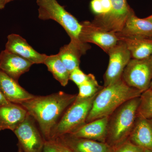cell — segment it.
Masks as SVG:
<instances>
[{"label":"cell","instance_id":"obj_1","mask_svg":"<svg viewBox=\"0 0 152 152\" xmlns=\"http://www.w3.org/2000/svg\"><path fill=\"white\" fill-rule=\"evenodd\" d=\"M77 94L59 91L46 96H36L19 104L33 117L45 140H50L52 131Z\"/></svg>","mask_w":152,"mask_h":152},{"label":"cell","instance_id":"obj_2","mask_svg":"<svg viewBox=\"0 0 152 152\" xmlns=\"http://www.w3.org/2000/svg\"><path fill=\"white\" fill-rule=\"evenodd\" d=\"M142 93L128 86L122 78L110 86L104 87L95 97L86 123L109 116L127 101L140 96Z\"/></svg>","mask_w":152,"mask_h":152},{"label":"cell","instance_id":"obj_3","mask_svg":"<svg viewBox=\"0 0 152 152\" xmlns=\"http://www.w3.org/2000/svg\"><path fill=\"white\" fill-rule=\"evenodd\" d=\"M140 96L120 106L109 116L106 143L115 148L129 140L137 117Z\"/></svg>","mask_w":152,"mask_h":152},{"label":"cell","instance_id":"obj_4","mask_svg":"<svg viewBox=\"0 0 152 152\" xmlns=\"http://www.w3.org/2000/svg\"><path fill=\"white\" fill-rule=\"evenodd\" d=\"M39 7V18L41 20H52L59 24L70 37L72 43L83 55L91 48L88 44L82 42L80 39L81 23L60 5L57 0H37Z\"/></svg>","mask_w":152,"mask_h":152},{"label":"cell","instance_id":"obj_5","mask_svg":"<svg viewBox=\"0 0 152 152\" xmlns=\"http://www.w3.org/2000/svg\"><path fill=\"white\" fill-rule=\"evenodd\" d=\"M96 96L88 99L77 97L52 131L50 140H56L64 135L71 134L86 124L87 117Z\"/></svg>","mask_w":152,"mask_h":152},{"label":"cell","instance_id":"obj_6","mask_svg":"<svg viewBox=\"0 0 152 152\" xmlns=\"http://www.w3.org/2000/svg\"><path fill=\"white\" fill-rule=\"evenodd\" d=\"M122 79L128 86L142 92L149 88L152 81V56L143 59H131Z\"/></svg>","mask_w":152,"mask_h":152},{"label":"cell","instance_id":"obj_7","mask_svg":"<svg viewBox=\"0 0 152 152\" xmlns=\"http://www.w3.org/2000/svg\"><path fill=\"white\" fill-rule=\"evenodd\" d=\"M13 132L23 152H42L45 140L35 120L28 114Z\"/></svg>","mask_w":152,"mask_h":152},{"label":"cell","instance_id":"obj_8","mask_svg":"<svg viewBox=\"0 0 152 152\" xmlns=\"http://www.w3.org/2000/svg\"><path fill=\"white\" fill-rule=\"evenodd\" d=\"M107 54L109 62L104 76V87L110 86L121 79L125 68L132 59L130 52L126 44L120 40Z\"/></svg>","mask_w":152,"mask_h":152},{"label":"cell","instance_id":"obj_9","mask_svg":"<svg viewBox=\"0 0 152 152\" xmlns=\"http://www.w3.org/2000/svg\"><path fill=\"white\" fill-rule=\"evenodd\" d=\"M111 1L112 10L110 13L103 16H96L92 22L109 31L118 33L133 10L127 0H111Z\"/></svg>","mask_w":152,"mask_h":152},{"label":"cell","instance_id":"obj_10","mask_svg":"<svg viewBox=\"0 0 152 152\" xmlns=\"http://www.w3.org/2000/svg\"><path fill=\"white\" fill-rule=\"evenodd\" d=\"M81 24L80 39L84 43L95 44L107 54L119 42L115 33L104 29L92 22L86 21Z\"/></svg>","mask_w":152,"mask_h":152},{"label":"cell","instance_id":"obj_11","mask_svg":"<svg viewBox=\"0 0 152 152\" xmlns=\"http://www.w3.org/2000/svg\"><path fill=\"white\" fill-rule=\"evenodd\" d=\"M5 50L18 55L33 64H44L48 56L38 53L21 36L12 34L7 37Z\"/></svg>","mask_w":152,"mask_h":152},{"label":"cell","instance_id":"obj_12","mask_svg":"<svg viewBox=\"0 0 152 152\" xmlns=\"http://www.w3.org/2000/svg\"><path fill=\"white\" fill-rule=\"evenodd\" d=\"M33 64L7 50L2 51L0 53V70L17 81L22 75L28 72Z\"/></svg>","mask_w":152,"mask_h":152},{"label":"cell","instance_id":"obj_13","mask_svg":"<svg viewBox=\"0 0 152 152\" xmlns=\"http://www.w3.org/2000/svg\"><path fill=\"white\" fill-rule=\"evenodd\" d=\"M73 152H113L114 148L106 142L76 137L69 134L57 138Z\"/></svg>","mask_w":152,"mask_h":152},{"label":"cell","instance_id":"obj_14","mask_svg":"<svg viewBox=\"0 0 152 152\" xmlns=\"http://www.w3.org/2000/svg\"><path fill=\"white\" fill-rule=\"evenodd\" d=\"M115 34L118 38H152V23L138 18L133 11L121 31Z\"/></svg>","mask_w":152,"mask_h":152},{"label":"cell","instance_id":"obj_15","mask_svg":"<svg viewBox=\"0 0 152 152\" xmlns=\"http://www.w3.org/2000/svg\"><path fill=\"white\" fill-rule=\"evenodd\" d=\"M0 91L10 102L20 104L34 96L21 86L18 82L0 70Z\"/></svg>","mask_w":152,"mask_h":152},{"label":"cell","instance_id":"obj_16","mask_svg":"<svg viewBox=\"0 0 152 152\" xmlns=\"http://www.w3.org/2000/svg\"><path fill=\"white\" fill-rule=\"evenodd\" d=\"M27 111L20 104L10 103L0 107V131L14 130L25 119Z\"/></svg>","mask_w":152,"mask_h":152},{"label":"cell","instance_id":"obj_17","mask_svg":"<svg viewBox=\"0 0 152 152\" xmlns=\"http://www.w3.org/2000/svg\"><path fill=\"white\" fill-rule=\"evenodd\" d=\"M108 119V117H105L87 123L69 134L76 137L106 142Z\"/></svg>","mask_w":152,"mask_h":152},{"label":"cell","instance_id":"obj_18","mask_svg":"<svg viewBox=\"0 0 152 152\" xmlns=\"http://www.w3.org/2000/svg\"><path fill=\"white\" fill-rule=\"evenodd\" d=\"M129 140L144 149L152 151V118L137 117Z\"/></svg>","mask_w":152,"mask_h":152},{"label":"cell","instance_id":"obj_19","mask_svg":"<svg viewBox=\"0 0 152 152\" xmlns=\"http://www.w3.org/2000/svg\"><path fill=\"white\" fill-rule=\"evenodd\" d=\"M119 38L126 44L132 58L143 59L152 56V38Z\"/></svg>","mask_w":152,"mask_h":152},{"label":"cell","instance_id":"obj_20","mask_svg":"<svg viewBox=\"0 0 152 152\" xmlns=\"http://www.w3.org/2000/svg\"><path fill=\"white\" fill-rule=\"evenodd\" d=\"M48 70L54 78L63 86L68 85L69 80L70 72L64 64L58 54L48 56L44 63Z\"/></svg>","mask_w":152,"mask_h":152},{"label":"cell","instance_id":"obj_21","mask_svg":"<svg viewBox=\"0 0 152 152\" xmlns=\"http://www.w3.org/2000/svg\"><path fill=\"white\" fill-rule=\"evenodd\" d=\"M58 54L70 73L76 68L80 67L81 57L83 55L72 43L70 42L69 43L62 47Z\"/></svg>","mask_w":152,"mask_h":152},{"label":"cell","instance_id":"obj_22","mask_svg":"<svg viewBox=\"0 0 152 152\" xmlns=\"http://www.w3.org/2000/svg\"><path fill=\"white\" fill-rule=\"evenodd\" d=\"M78 87L79 93L77 97L81 99H88L94 97L104 88V86L99 85L94 75L92 74H88L86 80Z\"/></svg>","mask_w":152,"mask_h":152},{"label":"cell","instance_id":"obj_23","mask_svg":"<svg viewBox=\"0 0 152 152\" xmlns=\"http://www.w3.org/2000/svg\"><path fill=\"white\" fill-rule=\"evenodd\" d=\"M137 117L152 118V89L149 88L142 93L138 108Z\"/></svg>","mask_w":152,"mask_h":152},{"label":"cell","instance_id":"obj_24","mask_svg":"<svg viewBox=\"0 0 152 152\" xmlns=\"http://www.w3.org/2000/svg\"><path fill=\"white\" fill-rule=\"evenodd\" d=\"M91 10L96 16L101 17L110 13L112 10L111 0H92Z\"/></svg>","mask_w":152,"mask_h":152},{"label":"cell","instance_id":"obj_25","mask_svg":"<svg viewBox=\"0 0 152 152\" xmlns=\"http://www.w3.org/2000/svg\"><path fill=\"white\" fill-rule=\"evenodd\" d=\"M144 149L131 142L129 140L114 148L113 152H143Z\"/></svg>","mask_w":152,"mask_h":152},{"label":"cell","instance_id":"obj_26","mask_svg":"<svg viewBox=\"0 0 152 152\" xmlns=\"http://www.w3.org/2000/svg\"><path fill=\"white\" fill-rule=\"evenodd\" d=\"M88 77V75L84 73L79 67L76 68L70 73L69 80L78 87L86 80Z\"/></svg>","mask_w":152,"mask_h":152},{"label":"cell","instance_id":"obj_27","mask_svg":"<svg viewBox=\"0 0 152 152\" xmlns=\"http://www.w3.org/2000/svg\"><path fill=\"white\" fill-rule=\"evenodd\" d=\"M42 152H58L56 140H50L45 141Z\"/></svg>","mask_w":152,"mask_h":152},{"label":"cell","instance_id":"obj_28","mask_svg":"<svg viewBox=\"0 0 152 152\" xmlns=\"http://www.w3.org/2000/svg\"><path fill=\"white\" fill-rule=\"evenodd\" d=\"M58 152H73L69 148L62 143L58 138L56 139Z\"/></svg>","mask_w":152,"mask_h":152},{"label":"cell","instance_id":"obj_29","mask_svg":"<svg viewBox=\"0 0 152 152\" xmlns=\"http://www.w3.org/2000/svg\"><path fill=\"white\" fill-rule=\"evenodd\" d=\"M10 103V102L3 95L2 93L0 91V107L8 104Z\"/></svg>","mask_w":152,"mask_h":152},{"label":"cell","instance_id":"obj_30","mask_svg":"<svg viewBox=\"0 0 152 152\" xmlns=\"http://www.w3.org/2000/svg\"><path fill=\"white\" fill-rule=\"evenodd\" d=\"M7 4V0H0V10L4 8Z\"/></svg>","mask_w":152,"mask_h":152},{"label":"cell","instance_id":"obj_31","mask_svg":"<svg viewBox=\"0 0 152 152\" xmlns=\"http://www.w3.org/2000/svg\"><path fill=\"white\" fill-rule=\"evenodd\" d=\"M145 18L152 23V15H151L150 16L147 17L146 18Z\"/></svg>","mask_w":152,"mask_h":152},{"label":"cell","instance_id":"obj_32","mask_svg":"<svg viewBox=\"0 0 152 152\" xmlns=\"http://www.w3.org/2000/svg\"><path fill=\"white\" fill-rule=\"evenodd\" d=\"M143 152H152V150L144 149Z\"/></svg>","mask_w":152,"mask_h":152},{"label":"cell","instance_id":"obj_33","mask_svg":"<svg viewBox=\"0 0 152 152\" xmlns=\"http://www.w3.org/2000/svg\"><path fill=\"white\" fill-rule=\"evenodd\" d=\"M18 152H23V150H22V149L20 147H18Z\"/></svg>","mask_w":152,"mask_h":152},{"label":"cell","instance_id":"obj_34","mask_svg":"<svg viewBox=\"0 0 152 152\" xmlns=\"http://www.w3.org/2000/svg\"><path fill=\"white\" fill-rule=\"evenodd\" d=\"M14 1V0H7V4L10 2L11 1Z\"/></svg>","mask_w":152,"mask_h":152},{"label":"cell","instance_id":"obj_35","mask_svg":"<svg viewBox=\"0 0 152 152\" xmlns=\"http://www.w3.org/2000/svg\"><path fill=\"white\" fill-rule=\"evenodd\" d=\"M150 88L152 89V81L151 82V86H150Z\"/></svg>","mask_w":152,"mask_h":152}]
</instances>
